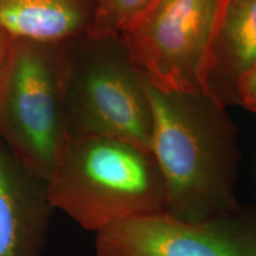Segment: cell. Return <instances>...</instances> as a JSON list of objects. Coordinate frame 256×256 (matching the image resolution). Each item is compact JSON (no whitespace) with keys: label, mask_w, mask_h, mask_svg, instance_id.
Wrapping results in <instances>:
<instances>
[{"label":"cell","mask_w":256,"mask_h":256,"mask_svg":"<svg viewBox=\"0 0 256 256\" xmlns=\"http://www.w3.org/2000/svg\"><path fill=\"white\" fill-rule=\"evenodd\" d=\"M153 127L151 152L166 188L165 212L202 222L241 209L238 127L203 92L162 90L147 81Z\"/></svg>","instance_id":"obj_1"},{"label":"cell","mask_w":256,"mask_h":256,"mask_svg":"<svg viewBox=\"0 0 256 256\" xmlns=\"http://www.w3.org/2000/svg\"><path fill=\"white\" fill-rule=\"evenodd\" d=\"M50 204L88 232L165 212L166 188L150 150L110 136L70 138L46 180Z\"/></svg>","instance_id":"obj_2"},{"label":"cell","mask_w":256,"mask_h":256,"mask_svg":"<svg viewBox=\"0 0 256 256\" xmlns=\"http://www.w3.org/2000/svg\"><path fill=\"white\" fill-rule=\"evenodd\" d=\"M63 108L70 138L110 136L151 151L153 116L144 74L120 36L64 42Z\"/></svg>","instance_id":"obj_3"},{"label":"cell","mask_w":256,"mask_h":256,"mask_svg":"<svg viewBox=\"0 0 256 256\" xmlns=\"http://www.w3.org/2000/svg\"><path fill=\"white\" fill-rule=\"evenodd\" d=\"M64 42L14 38V63L0 108V139L43 180L70 139L63 108Z\"/></svg>","instance_id":"obj_4"},{"label":"cell","mask_w":256,"mask_h":256,"mask_svg":"<svg viewBox=\"0 0 256 256\" xmlns=\"http://www.w3.org/2000/svg\"><path fill=\"white\" fill-rule=\"evenodd\" d=\"M218 0H154L121 34L128 56L162 90H202V74Z\"/></svg>","instance_id":"obj_5"},{"label":"cell","mask_w":256,"mask_h":256,"mask_svg":"<svg viewBox=\"0 0 256 256\" xmlns=\"http://www.w3.org/2000/svg\"><path fill=\"white\" fill-rule=\"evenodd\" d=\"M95 235L96 256H256V210L241 208L202 222L147 214Z\"/></svg>","instance_id":"obj_6"},{"label":"cell","mask_w":256,"mask_h":256,"mask_svg":"<svg viewBox=\"0 0 256 256\" xmlns=\"http://www.w3.org/2000/svg\"><path fill=\"white\" fill-rule=\"evenodd\" d=\"M52 210L46 180L0 139V256H42Z\"/></svg>","instance_id":"obj_7"},{"label":"cell","mask_w":256,"mask_h":256,"mask_svg":"<svg viewBox=\"0 0 256 256\" xmlns=\"http://www.w3.org/2000/svg\"><path fill=\"white\" fill-rule=\"evenodd\" d=\"M255 66L256 0H218L202 90L226 108L240 106V88Z\"/></svg>","instance_id":"obj_8"},{"label":"cell","mask_w":256,"mask_h":256,"mask_svg":"<svg viewBox=\"0 0 256 256\" xmlns=\"http://www.w3.org/2000/svg\"><path fill=\"white\" fill-rule=\"evenodd\" d=\"M95 0H0V26L14 38L64 42L87 34Z\"/></svg>","instance_id":"obj_9"},{"label":"cell","mask_w":256,"mask_h":256,"mask_svg":"<svg viewBox=\"0 0 256 256\" xmlns=\"http://www.w3.org/2000/svg\"><path fill=\"white\" fill-rule=\"evenodd\" d=\"M153 2L154 0H95V16L87 34L92 38L121 36Z\"/></svg>","instance_id":"obj_10"},{"label":"cell","mask_w":256,"mask_h":256,"mask_svg":"<svg viewBox=\"0 0 256 256\" xmlns=\"http://www.w3.org/2000/svg\"><path fill=\"white\" fill-rule=\"evenodd\" d=\"M14 54V37L0 26V108L8 89Z\"/></svg>","instance_id":"obj_11"},{"label":"cell","mask_w":256,"mask_h":256,"mask_svg":"<svg viewBox=\"0 0 256 256\" xmlns=\"http://www.w3.org/2000/svg\"><path fill=\"white\" fill-rule=\"evenodd\" d=\"M240 106L256 114V66L248 74L240 88Z\"/></svg>","instance_id":"obj_12"},{"label":"cell","mask_w":256,"mask_h":256,"mask_svg":"<svg viewBox=\"0 0 256 256\" xmlns=\"http://www.w3.org/2000/svg\"><path fill=\"white\" fill-rule=\"evenodd\" d=\"M254 174H255V183H256V153H255V162H254Z\"/></svg>","instance_id":"obj_13"}]
</instances>
